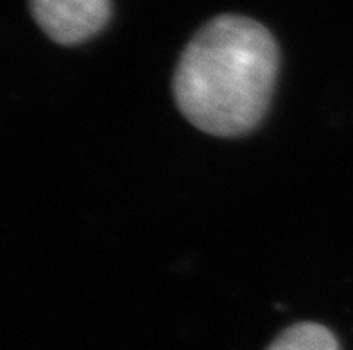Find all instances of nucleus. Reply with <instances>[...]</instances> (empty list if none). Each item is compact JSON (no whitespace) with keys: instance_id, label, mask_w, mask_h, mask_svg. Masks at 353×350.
<instances>
[{"instance_id":"nucleus-1","label":"nucleus","mask_w":353,"mask_h":350,"mask_svg":"<svg viewBox=\"0 0 353 350\" xmlns=\"http://www.w3.org/2000/svg\"><path fill=\"white\" fill-rule=\"evenodd\" d=\"M280 54L256 20L221 14L206 22L179 56L176 106L199 131L235 138L262 122L276 85Z\"/></svg>"},{"instance_id":"nucleus-2","label":"nucleus","mask_w":353,"mask_h":350,"mask_svg":"<svg viewBox=\"0 0 353 350\" xmlns=\"http://www.w3.org/2000/svg\"><path fill=\"white\" fill-rule=\"evenodd\" d=\"M32 18L50 40L77 45L103 31L112 0H29Z\"/></svg>"},{"instance_id":"nucleus-3","label":"nucleus","mask_w":353,"mask_h":350,"mask_svg":"<svg viewBox=\"0 0 353 350\" xmlns=\"http://www.w3.org/2000/svg\"><path fill=\"white\" fill-rule=\"evenodd\" d=\"M268 350H339V343L327 327L301 322L285 329Z\"/></svg>"}]
</instances>
